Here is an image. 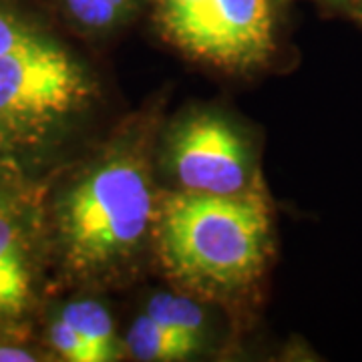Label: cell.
I'll use <instances>...</instances> for the list:
<instances>
[{
    "instance_id": "obj_7",
    "label": "cell",
    "mask_w": 362,
    "mask_h": 362,
    "mask_svg": "<svg viewBox=\"0 0 362 362\" xmlns=\"http://www.w3.org/2000/svg\"><path fill=\"white\" fill-rule=\"evenodd\" d=\"M59 318H63L85 344H89L97 354V361H113L117 356V338L113 328V318L107 312L103 304L83 298L66 302L61 310L57 312Z\"/></svg>"
},
{
    "instance_id": "obj_8",
    "label": "cell",
    "mask_w": 362,
    "mask_h": 362,
    "mask_svg": "<svg viewBox=\"0 0 362 362\" xmlns=\"http://www.w3.org/2000/svg\"><path fill=\"white\" fill-rule=\"evenodd\" d=\"M125 346L133 358L145 362L185 361L187 356L197 352L194 346L171 334L168 328H163L147 314H141L131 324Z\"/></svg>"
},
{
    "instance_id": "obj_4",
    "label": "cell",
    "mask_w": 362,
    "mask_h": 362,
    "mask_svg": "<svg viewBox=\"0 0 362 362\" xmlns=\"http://www.w3.org/2000/svg\"><path fill=\"white\" fill-rule=\"evenodd\" d=\"M163 37L226 71L268 63L276 49L272 0H145Z\"/></svg>"
},
{
    "instance_id": "obj_13",
    "label": "cell",
    "mask_w": 362,
    "mask_h": 362,
    "mask_svg": "<svg viewBox=\"0 0 362 362\" xmlns=\"http://www.w3.org/2000/svg\"><path fill=\"white\" fill-rule=\"evenodd\" d=\"M346 2H349V0H346Z\"/></svg>"
},
{
    "instance_id": "obj_3",
    "label": "cell",
    "mask_w": 362,
    "mask_h": 362,
    "mask_svg": "<svg viewBox=\"0 0 362 362\" xmlns=\"http://www.w3.org/2000/svg\"><path fill=\"white\" fill-rule=\"evenodd\" d=\"M169 276L199 292H233L258 278L270 256L272 220L256 187L238 195L177 192L161 199L153 233Z\"/></svg>"
},
{
    "instance_id": "obj_5",
    "label": "cell",
    "mask_w": 362,
    "mask_h": 362,
    "mask_svg": "<svg viewBox=\"0 0 362 362\" xmlns=\"http://www.w3.org/2000/svg\"><path fill=\"white\" fill-rule=\"evenodd\" d=\"M40 185L0 180V337H23L37 304Z\"/></svg>"
},
{
    "instance_id": "obj_9",
    "label": "cell",
    "mask_w": 362,
    "mask_h": 362,
    "mask_svg": "<svg viewBox=\"0 0 362 362\" xmlns=\"http://www.w3.org/2000/svg\"><path fill=\"white\" fill-rule=\"evenodd\" d=\"M145 314L195 350L202 346L206 334V312L194 300L175 294H157L149 300Z\"/></svg>"
},
{
    "instance_id": "obj_12",
    "label": "cell",
    "mask_w": 362,
    "mask_h": 362,
    "mask_svg": "<svg viewBox=\"0 0 362 362\" xmlns=\"http://www.w3.org/2000/svg\"><path fill=\"white\" fill-rule=\"evenodd\" d=\"M349 6L350 11L354 13V16L362 21V0H349Z\"/></svg>"
},
{
    "instance_id": "obj_6",
    "label": "cell",
    "mask_w": 362,
    "mask_h": 362,
    "mask_svg": "<svg viewBox=\"0 0 362 362\" xmlns=\"http://www.w3.org/2000/svg\"><path fill=\"white\" fill-rule=\"evenodd\" d=\"M168 165L183 192L238 195L252 189L247 143L228 119L216 113H195L173 127Z\"/></svg>"
},
{
    "instance_id": "obj_10",
    "label": "cell",
    "mask_w": 362,
    "mask_h": 362,
    "mask_svg": "<svg viewBox=\"0 0 362 362\" xmlns=\"http://www.w3.org/2000/svg\"><path fill=\"white\" fill-rule=\"evenodd\" d=\"M145 0H54L59 13L81 30L109 33L129 21Z\"/></svg>"
},
{
    "instance_id": "obj_2",
    "label": "cell",
    "mask_w": 362,
    "mask_h": 362,
    "mask_svg": "<svg viewBox=\"0 0 362 362\" xmlns=\"http://www.w3.org/2000/svg\"><path fill=\"white\" fill-rule=\"evenodd\" d=\"M156 202L139 137L111 145L57 194L49 233L61 266L78 280L115 276L153 233Z\"/></svg>"
},
{
    "instance_id": "obj_1",
    "label": "cell",
    "mask_w": 362,
    "mask_h": 362,
    "mask_svg": "<svg viewBox=\"0 0 362 362\" xmlns=\"http://www.w3.org/2000/svg\"><path fill=\"white\" fill-rule=\"evenodd\" d=\"M97 99L39 0H0V180L40 185Z\"/></svg>"
},
{
    "instance_id": "obj_11",
    "label": "cell",
    "mask_w": 362,
    "mask_h": 362,
    "mask_svg": "<svg viewBox=\"0 0 362 362\" xmlns=\"http://www.w3.org/2000/svg\"><path fill=\"white\" fill-rule=\"evenodd\" d=\"M47 344L63 361L99 362L97 354L93 352L89 344H85L83 338L78 337L77 332L57 314L49 320V326H47Z\"/></svg>"
}]
</instances>
